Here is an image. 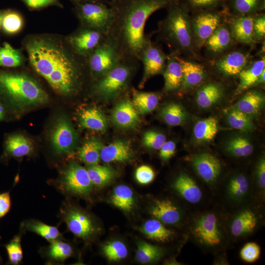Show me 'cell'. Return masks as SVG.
Segmentation results:
<instances>
[{
  "label": "cell",
  "instance_id": "cell-1",
  "mask_svg": "<svg viewBox=\"0 0 265 265\" xmlns=\"http://www.w3.org/2000/svg\"><path fill=\"white\" fill-rule=\"evenodd\" d=\"M23 46L32 68L55 91L69 95L80 89L83 71L88 70L86 59L72 49L65 38L32 35Z\"/></svg>",
  "mask_w": 265,
  "mask_h": 265
},
{
  "label": "cell",
  "instance_id": "cell-2",
  "mask_svg": "<svg viewBox=\"0 0 265 265\" xmlns=\"http://www.w3.org/2000/svg\"><path fill=\"white\" fill-rule=\"evenodd\" d=\"M173 0L108 1L114 11L115 20L107 35L115 43L123 59L139 61L141 53L151 39L145 32L147 20L156 11L166 8Z\"/></svg>",
  "mask_w": 265,
  "mask_h": 265
},
{
  "label": "cell",
  "instance_id": "cell-3",
  "mask_svg": "<svg viewBox=\"0 0 265 265\" xmlns=\"http://www.w3.org/2000/svg\"><path fill=\"white\" fill-rule=\"evenodd\" d=\"M166 8L167 15L159 25V38L172 49V53L190 50L193 40L188 8L183 1L173 0Z\"/></svg>",
  "mask_w": 265,
  "mask_h": 265
},
{
  "label": "cell",
  "instance_id": "cell-4",
  "mask_svg": "<svg viewBox=\"0 0 265 265\" xmlns=\"http://www.w3.org/2000/svg\"><path fill=\"white\" fill-rule=\"evenodd\" d=\"M0 96L18 107L43 104L49 101L47 93L28 75L0 70Z\"/></svg>",
  "mask_w": 265,
  "mask_h": 265
},
{
  "label": "cell",
  "instance_id": "cell-5",
  "mask_svg": "<svg viewBox=\"0 0 265 265\" xmlns=\"http://www.w3.org/2000/svg\"><path fill=\"white\" fill-rule=\"evenodd\" d=\"M139 61L123 59L117 65L96 79L93 92L99 97L109 99L118 96L126 89Z\"/></svg>",
  "mask_w": 265,
  "mask_h": 265
},
{
  "label": "cell",
  "instance_id": "cell-6",
  "mask_svg": "<svg viewBox=\"0 0 265 265\" xmlns=\"http://www.w3.org/2000/svg\"><path fill=\"white\" fill-rule=\"evenodd\" d=\"M189 231L193 239L207 249H218L226 241L220 218L216 212L212 211L203 212L194 217Z\"/></svg>",
  "mask_w": 265,
  "mask_h": 265
},
{
  "label": "cell",
  "instance_id": "cell-7",
  "mask_svg": "<svg viewBox=\"0 0 265 265\" xmlns=\"http://www.w3.org/2000/svg\"><path fill=\"white\" fill-rule=\"evenodd\" d=\"M74 5V13L80 26L107 35L115 20L114 11L108 4V1L85 2Z\"/></svg>",
  "mask_w": 265,
  "mask_h": 265
},
{
  "label": "cell",
  "instance_id": "cell-8",
  "mask_svg": "<svg viewBox=\"0 0 265 265\" xmlns=\"http://www.w3.org/2000/svg\"><path fill=\"white\" fill-rule=\"evenodd\" d=\"M123 60L115 43L107 35L86 58L88 70L96 79L117 65Z\"/></svg>",
  "mask_w": 265,
  "mask_h": 265
},
{
  "label": "cell",
  "instance_id": "cell-9",
  "mask_svg": "<svg viewBox=\"0 0 265 265\" xmlns=\"http://www.w3.org/2000/svg\"><path fill=\"white\" fill-rule=\"evenodd\" d=\"M106 36L96 29L80 26L65 39L77 54L86 59Z\"/></svg>",
  "mask_w": 265,
  "mask_h": 265
},
{
  "label": "cell",
  "instance_id": "cell-10",
  "mask_svg": "<svg viewBox=\"0 0 265 265\" xmlns=\"http://www.w3.org/2000/svg\"><path fill=\"white\" fill-rule=\"evenodd\" d=\"M196 12L190 22L191 31L193 43L201 47L220 25L221 16L213 9Z\"/></svg>",
  "mask_w": 265,
  "mask_h": 265
},
{
  "label": "cell",
  "instance_id": "cell-11",
  "mask_svg": "<svg viewBox=\"0 0 265 265\" xmlns=\"http://www.w3.org/2000/svg\"><path fill=\"white\" fill-rule=\"evenodd\" d=\"M168 55L159 46L150 39L143 49L140 58L143 66L142 78L139 86L143 87L151 77L162 73L166 66Z\"/></svg>",
  "mask_w": 265,
  "mask_h": 265
},
{
  "label": "cell",
  "instance_id": "cell-12",
  "mask_svg": "<svg viewBox=\"0 0 265 265\" xmlns=\"http://www.w3.org/2000/svg\"><path fill=\"white\" fill-rule=\"evenodd\" d=\"M92 186L87 169L75 162L68 165L63 177V188L70 193L84 196L90 192Z\"/></svg>",
  "mask_w": 265,
  "mask_h": 265
},
{
  "label": "cell",
  "instance_id": "cell-13",
  "mask_svg": "<svg viewBox=\"0 0 265 265\" xmlns=\"http://www.w3.org/2000/svg\"><path fill=\"white\" fill-rule=\"evenodd\" d=\"M192 165L197 175L207 184L214 185L221 172L220 160L208 153H201L194 156L191 160Z\"/></svg>",
  "mask_w": 265,
  "mask_h": 265
},
{
  "label": "cell",
  "instance_id": "cell-14",
  "mask_svg": "<svg viewBox=\"0 0 265 265\" xmlns=\"http://www.w3.org/2000/svg\"><path fill=\"white\" fill-rule=\"evenodd\" d=\"M259 215L255 210L245 208L238 212L232 218L229 232L232 237L241 238L251 235L259 224Z\"/></svg>",
  "mask_w": 265,
  "mask_h": 265
},
{
  "label": "cell",
  "instance_id": "cell-15",
  "mask_svg": "<svg viewBox=\"0 0 265 265\" xmlns=\"http://www.w3.org/2000/svg\"><path fill=\"white\" fill-rule=\"evenodd\" d=\"M63 218L69 231L79 238H89L94 232L91 219L80 210L69 209L64 212Z\"/></svg>",
  "mask_w": 265,
  "mask_h": 265
},
{
  "label": "cell",
  "instance_id": "cell-16",
  "mask_svg": "<svg viewBox=\"0 0 265 265\" xmlns=\"http://www.w3.org/2000/svg\"><path fill=\"white\" fill-rule=\"evenodd\" d=\"M51 138L55 151L60 154L66 153L74 146L76 134L69 121L62 118L57 121Z\"/></svg>",
  "mask_w": 265,
  "mask_h": 265
},
{
  "label": "cell",
  "instance_id": "cell-17",
  "mask_svg": "<svg viewBox=\"0 0 265 265\" xmlns=\"http://www.w3.org/2000/svg\"><path fill=\"white\" fill-rule=\"evenodd\" d=\"M111 119L117 126L124 129L133 128L139 122L138 111L132 102L127 99L121 101L114 107Z\"/></svg>",
  "mask_w": 265,
  "mask_h": 265
},
{
  "label": "cell",
  "instance_id": "cell-18",
  "mask_svg": "<svg viewBox=\"0 0 265 265\" xmlns=\"http://www.w3.org/2000/svg\"><path fill=\"white\" fill-rule=\"evenodd\" d=\"M150 212L156 219L168 225L179 223L183 216L180 208L169 200H156L150 209Z\"/></svg>",
  "mask_w": 265,
  "mask_h": 265
},
{
  "label": "cell",
  "instance_id": "cell-19",
  "mask_svg": "<svg viewBox=\"0 0 265 265\" xmlns=\"http://www.w3.org/2000/svg\"><path fill=\"white\" fill-rule=\"evenodd\" d=\"M248 177L242 173L236 174L227 181L225 194L232 203L239 204L244 201L251 192V187Z\"/></svg>",
  "mask_w": 265,
  "mask_h": 265
},
{
  "label": "cell",
  "instance_id": "cell-20",
  "mask_svg": "<svg viewBox=\"0 0 265 265\" xmlns=\"http://www.w3.org/2000/svg\"><path fill=\"white\" fill-rule=\"evenodd\" d=\"M173 188L186 202L196 204L202 200L203 193L201 188L194 180L186 173H181L176 178Z\"/></svg>",
  "mask_w": 265,
  "mask_h": 265
},
{
  "label": "cell",
  "instance_id": "cell-21",
  "mask_svg": "<svg viewBox=\"0 0 265 265\" xmlns=\"http://www.w3.org/2000/svg\"><path fill=\"white\" fill-rule=\"evenodd\" d=\"M132 152L130 145L126 141L116 140L103 146L100 154L101 159L105 162H126L131 159Z\"/></svg>",
  "mask_w": 265,
  "mask_h": 265
},
{
  "label": "cell",
  "instance_id": "cell-22",
  "mask_svg": "<svg viewBox=\"0 0 265 265\" xmlns=\"http://www.w3.org/2000/svg\"><path fill=\"white\" fill-rule=\"evenodd\" d=\"M162 73L165 91L176 90L182 85L183 82L182 66L175 54L172 53L168 55L167 63Z\"/></svg>",
  "mask_w": 265,
  "mask_h": 265
},
{
  "label": "cell",
  "instance_id": "cell-23",
  "mask_svg": "<svg viewBox=\"0 0 265 265\" xmlns=\"http://www.w3.org/2000/svg\"><path fill=\"white\" fill-rule=\"evenodd\" d=\"M254 16H236L231 25V33L238 42L249 44L254 39L253 21Z\"/></svg>",
  "mask_w": 265,
  "mask_h": 265
},
{
  "label": "cell",
  "instance_id": "cell-24",
  "mask_svg": "<svg viewBox=\"0 0 265 265\" xmlns=\"http://www.w3.org/2000/svg\"><path fill=\"white\" fill-rule=\"evenodd\" d=\"M248 56L240 52H231L219 59L216 62L218 69L227 76H235L244 69Z\"/></svg>",
  "mask_w": 265,
  "mask_h": 265
},
{
  "label": "cell",
  "instance_id": "cell-25",
  "mask_svg": "<svg viewBox=\"0 0 265 265\" xmlns=\"http://www.w3.org/2000/svg\"><path fill=\"white\" fill-rule=\"evenodd\" d=\"M265 102L263 93L251 90L244 94L236 104V108L250 117L257 115L262 109Z\"/></svg>",
  "mask_w": 265,
  "mask_h": 265
},
{
  "label": "cell",
  "instance_id": "cell-26",
  "mask_svg": "<svg viewBox=\"0 0 265 265\" xmlns=\"http://www.w3.org/2000/svg\"><path fill=\"white\" fill-rule=\"evenodd\" d=\"M175 55L182 66L183 72L182 85L184 88H190L201 83L205 77L203 66L199 64L186 60L180 57L177 54Z\"/></svg>",
  "mask_w": 265,
  "mask_h": 265
},
{
  "label": "cell",
  "instance_id": "cell-27",
  "mask_svg": "<svg viewBox=\"0 0 265 265\" xmlns=\"http://www.w3.org/2000/svg\"><path fill=\"white\" fill-rule=\"evenodd\" d=\"M80 125L83 128L103 132L107 127V121L105 114L95 107H88L81 112Z\"/></svg>",
  "mask_w": 265,
  "mask_h": 265
},
{
  "label": "cell",
  "instance_id": "cell-28",
  "mask_svg": "<svg viewBox=\"0 0 265 265\" xmlns=\"http://www.w3.org/2000/svg\"><path fill=\"white\" fill-rule=\"evenodd\" d=\"M265 69V57L255 61L247 69H243L238 74L239 83L237 92L240 93L258 83L259 77Z\"/></svg>",
  "mask_w": 265,
  "mask_h": 265
},
{
  "label": "cell",
  "instance_id": "cell-29",
  "mask_svg": "<svg viewBox=\"0 0 265 265\" xmlns=\"http://www.w3.org/2000/svg\"><path fill=\"white\" fill-rule=\"evenodd\" d=\"M32 149V145L29 140L21 134L9 135L5 140V153L9 157H24L30 154Z\"/></svg>",
  "mask_w": 265,
  "mask_h": 265
},
{
  "label": "cell",
  "instance_id": "cell-30",
  "mask_svg": "<svg viewBox=\"0 0 265 265\" xmlns=\"http://www.w3.org/2000/svg\"><path fill=\"white\" fill-rule=\"evenodd\" d=\"M221 87L215 83H208L202 86L197 91L196 101L202 108H208L218 102L222 98Z\"/></svg>",
  "mask_w": 265,
  "mask_h": 265
},
{
  "label": "cell",
  "instance_id": "cell-31",
  "mask_svg": "<svg viewBox=\"0 0 265 265\" xmlns=\"http://www.w3.org/2000/svg\"><path fill=\"white\" fill-rule=\"evenodd\" d=\"M224 5L236 16L251 15L265 9V0H225Z\"/></svg>",
  "mask_w": 265,
  "mask_h": 265
},
{
  "label": "cell",
  "instance_id": "cell-32",
  "mask_svg": "<svg viewBox=\"0 0 265 265\" xmlns=\"http://www.w3.org/2000/svg\"><path fill=\"white\" fill-rule=\"evenodd\" d=\"M141 230L148 238L162 242L169 241L174 235L173 231L165 227L163 223L157 219L146 221Z\"/></svg>",
  "mask_w": 265,
  "mask_h": 265
},
{
  "label": "cell",
  "instance_id": "cell-33",
  "mask_svg": "<svg viewBox=\"0 0 265 265\" xmlns=\"http://www.w3.org/2000/svg\"><path fill=\"white\" fill-rule=\"evenodd\" d=\"M231 34L227 27L219 25L205 43L207 49L214 53L224 51L231 42Z\"/></svg>",
  "mask_w": 265,
  "mask_h": 265
},
{
  "label": "cell",
  "instance_id": "cell-34",
  "mask_svg": "<svg viewBox=\"0 0 265 265\" xmlns=\"http://www.w3.org/2000/svg\"><path fill=\"white\" fill-rule=\"evenodd\" d=\"M218 132V121L213 117L199 120L195 123L193 128L194 138L200 142L212 141Z\"/></svg>",
  "mask_w": 265,
  "mask_h": 265
},
{
  "label": "cell",
  "instance_id": "cell-35",
  "mask_svg": "<svg viewBox=\"0 0 265 265\" xmlns=\"http://www.w3.org/2000/svg\"><path fill=\"white\" fill-rule=\"evenodd\" d=\"M159 102L158 93L152 92L134 91L132 103L138 112L144 114L153 111Z\"/></svg>",
  "mask_w": 265,
  "mask_h": 265
},
{
  "label": "cell",
  "instance_id": "cell-36",
  "mask_svg": "<svg viewBox=\"0 0 265 265\" xmlns=\"http://www.w3.org/2000/svg\"><path fill=\"white\" fill-rule=\"evenodd\" d=\"M103 147L100 140L96 138H90L80 149L78 157L81 161L87 164H97L101 159L100 154Z\"/></svg>",
  "mask_w": 265,
  "mask_h": 265
},
{
  "label": "cell",
  "instance_id": "cell-37",
  "mask_svg": "<svg viewBox=\"0 0 265 265\" xmlns=\"http://www.w3.org/2000/svg\"><path fill=\"white\" fill-rule=\"evenodd\" d=\"M87 171L92 185L98 187L108 185L116 177V172L109 166L92 165Z\"/></svg>",
  "mask_w": 265,
  "mask_h": 265
},
{
  "label": "cell",
  "instance_id": "cell-38",
  "mask_svg": "<svg viewBox=\"0 0 265 265\" xmlns=\"http://www.w3.org/2000/svg\"><path fill=\"white\" fill-rule=\"evenodd\" d=\"M25 57L20 50L4 42L0 46V67L14 68L22 65Z\"/></svg>",
  "mask_w": 265,
  "mask_h": 265
},
{
  "label": "cell",
  "instance_id": "cell-39",
  "mask_svg": "<svg viewBox=\"0 0 265 265\" xmlns=\"http://www.w3.org/2000/svg\"><path fill=\"white\" fill-rule=\"evenodd\" d=\"M110 201L116 207L126 212H130L134 206L133 192L127 186H118L113 190Z\"/></svg>",
  "mask_w": 265,
  "mask_h": 265
},
{
  "label": "cell",
  "instance_id": "cell-40",
  "mask_svg": "<svg viewBox=\"0 0 265 265\" xmlns=\"http://www.w3.org/2000/svg\"><path fill=\"white\" fill-rule=\"evenodd\" d=\"M24 21L22 15L17 11L5 9L1 20V29L7 35H14L22 29Z\"/></svg>",
  "mask_w": 265,
  "mask_h": 265
},
{
  "label": "cell",
  "instance_id": "cell-41",
  "mask_svg": "<svg viewBox=\"0 0 265 265\" xmlns=\"http://www.w3.org/2000/svg\"><path fill=\"white\" fill-rule=\"evenodd\" d=\"M160 114L163 121L171 126L181 125L186 118V113L184 108L175 103H170L163 106Z\"/></svg>",
  "mask_w": 265,
  "mask_h": 265
},
{
  "label": "cell",
  "instance_id": "cell-42",
  "mask_svg": "<svg viewBox=\"0 0 265 265\" xmlns=\"http://www.w3.org/2000/svg\"><path fill=\"white\" fill-rule=\"evenodd\" d=\"M163 256V251L159 246L145 241H140L137 245L135 257L138 262L148 264L156 262Z\"/></svg>",
  "mask_w": 265,
  "mask_h": 265
},
{
  "label": "cell",
  "instance_id": "cell-43",
  "mask_svg": "<svg viewBox=\"0 0 265 265\" xmlns=\"http://www.w3.org/2000/svg\"><path fill=\"white\" fill-rule=\"evenodd\" d=\"M25 228L41 236L51 242L61 237L57 227L37 220H31L27 221L25 223Z\"/></svg>",
  "mask_w": 265,
  "mask_h": 265
},
{
  "label": "cell",
  "instance_id": "cell-44",
  "mask_svg": "<svg viewBox=\"0 0 265 265\" xmlns=\"http://www.w3.org/2000/svg\"><path fill=\"white\" fill-rule=\"evenodd\" d=\"M226 150L235 157H246L253 153V146L246 138L237 136L228 142L226 145Z\"/></svg>",
  "mask_w": 265,
  "mask_h": 265
},
{
  "label": "cell",
  "instance_id": "cell-45",
  "mask_svg": "<svg viewBox=\"0 0 265 265\" xmlns=\"http://www.w3.org/2000/svg\"><path fill=\"white\" fill-rule=\"evenodd\" d=\"M227 120L232 128L241 131L249 132L254 128L251 117L236 108L228 112Z\"/></svg>",
  "mask_w": 265,
  "mask_h": 265
},
{
  "label": "cell",
  "instance_id": "cell-46",
  "mask_svg": "<svg viewBox=\"0 0 265 265\" xmlns=\"http://www.w3.org/2000/svg\"><path fill=\"white\" fill-rule=\"evenodd\" d=\"M47 251L50 258L61 262L71 256L73 249L68 243L57 239L51 242Z\"/></svg>",
  "mask_w": 265,
  "mask_h": 265
},
{
  "label": "cell",
  "instance_id": "cell-47",
  "mask_svg": "<svg viewBox=\"0 0 265 265\" xmlns=\"http://www.w3.org/2000/svg\"><path fill=\"white\" fill-rule=\"evenodd\" d=\"M105 256L111 261H118L125 258L128 255L126 245L121 241L114 240L107 242L103 247Z\"/></svg>",
  "mask_w": 265,
  "mask_h": 265
},
{
  "label": "cell",
  "instance_id": "cell-48",
  "mask_svg": "<svg viewBox=\"0 0 265 265\" xmlns=\"http://www.w3.org/2000/svg\"><path fill=\"white\" fill-rule=\"evenodd\" d=\"M8 260L10 264L14 265H18L23 259V250L21 246L20 236H15L5 245Z\"/></svg>",
  "mask_w": 265,
  "mask_h": 265
},
{
  "label": "cell",
  "instance_id": "cell-49",
  "mask_svg": "<svg viewBox=\"0 0 265 265\" xmlns=\"http://www.w3.org/2000/svg\"><path fill=\"white\" fill-rule=\"evenodd\" d=\"M166 141L164 134L153 130L146 132L142 138L144 145L154 150H159Z\"/></svg>",
  "mask_w": 265,
  "mask_h": 265
},
{
  "label": "cell",
  "instance_id": "cell-50",
  "mask_svg": "<svg viewBox=\"0 0 265 265\" xmlns=\"http://www.w3.org/2000/svg\"><path fill=\"white\" fill-rule=\"evenodd\" d=\"M188 9L198 11L214 8L224 5L225 0H184Z\"/></svg>",
  "mask_w": 265,
  "mask_h": 265
},
{
  "label": "cell",
  "instance_id": "cell-51",
  "mask_svg": "<svg viewBox=\"0 0 265 265\" xmlns=\"http://www.w3.org/2000/svg\"><path fill=\"white\" fill-rule=\"evenodd\" d=\"M261 254L259 245L254 242L246 243L241 249L239 253L240 258L244 262L252 263L257 261Z\"/></svg>",
  "mask_w": 265,
  "mask_h": 265
},
{
  "label": "cell",
  "instance_id": "cell-52",
  "mask_svg": "<svg viewBox=\"0 0 265 265\" xmlns=\"http://www.w3.org/2000/svg\"><path fill=\"white\" fill-rule=\"evenodd\" d=\"M155 177L153 169L149 166L142 165L138 167L135 172V178L140 184L147 185L152 182Z\"/></svg>",
  "mask_w": 265,
  "mask_h": 265
},
{
  "label": "cell",
  "instance_id": "cell-53",
  "mask_svg": "<svg viewBox=\"0 0 265 265\" xmlns=\"http://www.w3.org/2000/svg\"><path fill=\"white\" fill-rule=\"evenodd\" d=\"M26 6L30 9L38 10L50 6H55L60 8L63 5L59 0H22Z\"/></svg>",
  "mask_w": 265,
  "mask_h": 265
},
{
  "label": "cell",
  "instance_id": "cell-54",
  "mask_svg": "<svg viewBox=\"0 0 265 265\" xmlns=\"http://www.w3.org/2000/svg\"><path fill=\"white\" fill-rule=\"evenodd\" d=\"M257 185L260 191L265 192V159L262 157L258 161L256 170Z\"/></svg>",
  "mask_w": 265,
  "mask_h": 265
},
{
  "label": "cell",
  "instance_id": "cell-55",
  "mask_svg": "<svg viewBox=\"0 0 265 265\" xmlns=\"http://www.w3.org/2000/svg\"><path fill=\"white\" fill-rule=\"evenodd\" d=\"M265 34V17L264 15L254 16L253 21L254 38L261 40Z\"/></svg>",
  "mask_w": 265,
  "mask_h": 265
},
{
  "label": "cell",
  "instance_id": "cell-56",
  "mask_svg": "<svg viewBox=\"0 0 265 265\" xmlns=\"http://www.w3.org/2000/svg\"><path fill=\"white\" fill-rule=\"evenodd\" d=\"M176 144L172 141H166L159 150L160 157L164 160H169L175 154Z\"/></svg>",
  "mask_w": 265,
  "mask_h": 265
},
{
  "label": "cell",
  "instance_id": "cell-57",
  "mask_svg": "<svg viewBox=\"0 0 265 265\" xmlns=\"http://www.w3.org/2000/svg\"><path fill=\"white\" fill-rule=\"evenodd\" d=\"M11 199L9 192L0 194V218L5 216L9 211Z\"/></svg>",
  "mask_w": 265,
  "mask_h": 265
},
{
  "label": "cell",
  "instance_id": "cell-58",
  "mask_svg": "<svg viewBox=\"0 0 265 265\" xmlns=\"http://www.w3.org/2000/svg\"><path fill=\"white\" fill-rule=\"evenodd\" d=\"M74 5L89 2H107L106 0H69Z\"/></svg>",
  "mask_w": 265,
  "mask_h": 265
},
{
  "label": "cell",
  "instance_id": "cell-59",
  "mask_svg": "<svg viewBox=\"0 0 265 265\" xmlns=\"http://www.w3.org/2000/svg\"><path fill=\"white\" fill-rule=\"evenodd\" d=\"M265 69H264L263 71L262 72L259 77L258 83H261V82L263 83L265 82Z\"/></svg>",
  "mask_w": 265,
  "mask_h": 265
},
{
  "label": "cell",
  "instance_id": "cell-60",
  "mask_svg": "<svg viewBox=\"0 0 265 265\" xmlns=\"http://www.w3.org/2000/svg\"><path fill=\"white\" fill-rule=\"evenodd\" d=\"M4 117V110L3 107L0 104V121Z\"/></svg>",
  "mask_w": 265,
  "mask_h": 265
},
{
  "label": "cell",
  "instance_id": "cell-61",
  "mask_svg": "<svg viewBox=\"0 0 265 265\" xmlns=\"http://www.w3.org/2000/svg\"><path fill=\"white\" fill-rule=\"evenodd\" d=\"M5 9L0 10V30L1 29V24L2 17L4 13Z\"/></svg>",
  "mask_w": 265,
  "mask_h": 265
},
{
  "label": "cell",
  "instance_id": "cell-62",
  "mask_svg": "<svg viewBox=\"0 0 265 265\" xmlns=\"http://www.w3.org/2000/svg\"><path fill=\"white\" fill-rule=\"evenodd\" d=\"M121 0H110V2H118V1H119Z\"/></svg>",
  "mask_w": 265,
  "mask_h": 265
},
{
  "label": "cell",
  "instance_id": "cell-63",
  "mask_svg": "<svg viewBox=\"0 0 265 265\" xmlns=\"http://www.w3.org/2000/svg\"><path fill=\"white\" fill-rule=\"evenodd\" d=\"M1 262V257H0V263Z\"/></svg>",
  "mask_w": 265,
  "mask_h": 265
}]
</instances>
